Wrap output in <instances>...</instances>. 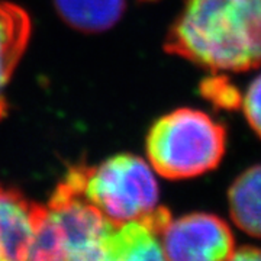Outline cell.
I'll return each mask as SVG.
<instances>
[{
	"instance_id": "obj_1",
	"label": "cell",
	"mask_w": 261,
	"mask_h": 261,
	"mask_svg": "<svg viewBox=\"0 0 261 261\" xmlns=\"http://www.w3.org/2000/svg\"><path fill=\"white\" fill-rule=\"evenodd\" d=\"M166 49L214 73L261 65V0H186Z\"/></svg>"
},
{
	"instance_id": "obj_2",
	"label": "cell",
	"mask_w": 261,
	"mask_h": 261,
	"mask_svg": "<svg viewBox=\"0 0 261 261\" xmlns=\"http://www.w3.org/2000/svg\"><path fill=\"white\" fill-rule=\"evenodd\" d=\"M112 226L64 178L47 206L41 205L28 260H106Z\"/></svg>"
},
{
	"instance_id": "obj_3",
	"label": "cell",
	"mask_w": 261,
	"mask_h": 261,
	"mask_svg": "<svg viewBox=\"0 0 261 261\" xmlns=\"http://www.w3.org/2000/svg\"><path fill=\"white\" fill-rule=\"evenodd\" d=\"M226 149V129L209 115L181 108L161 116L148 132L149 164L170 180L192 178L219 166Z\"/></svg>"
},
{
	"instance_id": "obj_4",
	"label": "cell",
	"mask_w": 261,
	"mask_h": 261,
	"mask_svg": "<svg viewBox=\"0 0 261 261\" xmlns=\"http://www.w3.org/2000/svg\"><path fill=\"white\" fill-rule=\"evenodd\" d=\"M111 222L140 219L159 206L154 168L132 154H119L94 167L70 170L65 177Z\"/></svg>"
},
{
	"instance_id": "obj_5",
	"label": "cell",
	"mask_w": 261,
	"mask_h": 261,
	"mask_svg": "<svg viewBox=\"0 0 261 261\" xmlns=\"http://www.w3.org/2000/svg\"><path fill=\"white\" fill-rule=\"evenodd\" d=\"M164 258L176 261L231 260L235 241L229 225L212 214L170 219L161 233Z\"/></svg>"
},
{
	"instance_id": "obj_6",
	"label": "cell",
	"mask_w": 261,
	"mask_h": 261,
	"mask_svg": "<svg viewBox=\"0 0 261 261\" xmlns=\"http://www.w3.org/2000/svg\"><path fill=\"white\" fill-rule=\"evenodd\" d=\"M171 215L157 206L151 214L121 224H113L106 247V260H164L161 233Z\"/></svg>"
},
{
	"instance_id": "obj_7",
	"label": "cell",
	"mask_w": 261,
	"mask_h": 261,
	"mask_svg": "<svg viewBox=\"0 0 261 261\" xmlns=\"http://www.w3.org/2000/svg\"><path fill=\"white\" fill-rule=\"evenodd\" d=\"M41 205L0 187V260H28Z\"/></svg>"
},
{
	"instance_id": "obj_8",
	"label": "cell",
	"mask_w": 261,
	"mask_h": 261,
	"mask_svg": "<svg viewBox=\"0 0 261 261\" xmlns=\"http://www.w3.org/2000/svg\"><path fill=\"white\" fill-rule=\"evenodd\" d=\"M31 19L27 12L0 0V119L6 113L5 90L28 45Z\"/></svg>"
},
{
	"instance_id": "obj_9",
	"label": "cell",
	"mask_w": 261,
	"mask_h": 261,
	"mask_svg": "<svg viewBox=\"0 0 261 261\" xmlns=\"http://www.w3.org/2000/svg\"><path fill=\"white\" fill-rule=\"evenodd\" d=\"M228 205L235 225L248 235L261 238V164L235 178L228 192Z\"/></svg>"
},
{
	"instance_id": "obj_10",
	"label": "cell",
	"mask_w": 261,
	"mask_h": 261,
	"mask_svg": "<svg viewBox=\"0 0 261 261\" xmlns=\"http://www.w3.org/2000/svg\"><path fill=\"white\" fill-rule=\"evenodd\" d=\"M56 9L71 28L82 32H103L122 18L126 0H54Z\"/></svg>"
},
{
	"instance_id": "obj_11",
	"label": "cell",
	"mask_w": 261,
	"mask_h": 261,
	"mask_svg": "<svg viewBox=\"0 0 261 261\" xmlns=\"http://www.w3.org/2000/svg\"><path fill=\"white\" fill-rule=\"evenodd\" d=\"M200 94L214 106L224 111H235L243 105V94L225 75L214 74L200 83Z\"/></svg>"
},
{
	"instance_id": "obj_12",
	"label": "cell",
	"mask_w": 261,
	"mask_h": 261,
	"mask_svg": "<svg viewBox=\"0 0 261 261\" xmlns=\"http://www.w3.org/2000/svg\"><path fill=\"white\" fill-rule=\"evenodd\" d=\"M241 108L252 130L261 138V74L248 86Z\"/></svg>"
},
{
	"instance_id": "obj_13",
	"label": "cell",
	"mask_w": 261,
	"mask_h": 261,
	"mask_svg": "<svg viewBox=\"0 0 261 261\" xmlns=\"http://www.w3.org/2000/svg\"><path fill=\"white\" fill-rule=\"evenodd\" d=\"M231 260H241V261H258L261 260V248L254 247V245H244L237 248L232 254Z\"/></svg>"
}]
</instances>
